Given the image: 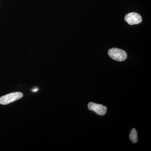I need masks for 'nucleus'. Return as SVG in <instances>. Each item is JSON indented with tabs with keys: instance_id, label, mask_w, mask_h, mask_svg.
Listing matches in <instances>:
<instances>
[{
	"instance_id": "2",
	"label": "nucleus",
	"mask_w": 151,
	"mask_h": 151,
	"mask_svg": "<svg viewBox=\"0 0 151 151\" xmlns=\"http://www.w3.org/2000/svg\"><path fill=\"white\" fill-rule=\"evenodd\" d=\"M23 96L20 92H13L0 97V104L6 105L21 99Z\"/></svg>"
},
{
	"instance_id": "3",
	"label": "nucleus",
	"mask_w": 151,
	"mask_h": 151,
	"mask_svg": "<svg viewBox=\"0 0 151 151\" xmlns=\"http://www.w3.org/2000/svg\"><path fill=\"white\" fill-rule=\"evenodd\" d=\"M125 20L129 24H137L142 22V18L139 14L132 12L126 15Z\"/></svg>"
},
{
	"instance_id": "5",
	"label": "nucleus",
	"mask_w": 151,
	"mask_h": 151,
	"mask_svg": "<svg viewBox=\"0 0 151 151\" xmlns=\"http://www.w3.org/2000/svg\"><path fill=\"white\" fill-rule=\"evenodd\" d=\"M130 140L132 143H136L138 142V134L137 130L135 129H133L131 131L129 135Z\"/></svg>"
},
{
	"instance_id": "4",
	"label": "nucleus",
	"mask_w": 151,
	"mask_h": 151,
	"mask_svg": "<svg viewBox=\"0 0 151 151\" xmlns=\"http://www.w3.org/2000/svg\"><path fill=\"white\" fill-rule=\"evenodd\" d=\"M88 107L89 110L94 111L100 116L105 115L107 112V108L100 104L90 102L88 104Z\"/></svg>"
},
{
	"instance_id": "6",
	"label": "nucleus",
	"mask_w": 151,
	"mask_h": 151,
	"mask_svg": "<svg viewBox=\"0 0 151 151\" xmlns=\"http://www.w3.org/2000/svg\"><path fill=\"white\" fill-rule=\"evenodd\" d=\"M38 89H37V88H36V89H33L32 91H33V92H37V91H38Z\"/></svg>"
},
{
	"instance_id": "1",
	"label": "nucleus",
	"mask_w": 151,
	"mask_h": 151,
	"mask_svg": "<svg viewBox=\"0 0 151 151\" xmlns=\"http://www.w3.org/2000/svg\"><path fill=\"white\" fill-rule=\"evenodd\" d=\"M109 56L116 61H122L127 59V52L123 50L118 48H112L108 52Z\"/></svg>"
}]
</instances>
